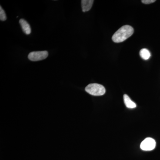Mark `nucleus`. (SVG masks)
I'll list each match as a JSON object with an SVG mask.
<instances>
[{
    "instance_id": "nucleus-7",
    "label": "nucleus",
    "mask_w": 160,
    "mask_h": 160,
    "mask_svg": "<svg viewBox=\"0 0 160 160\" xmlns=\"http://www.w3.org/2000/svg\"><path fill=\"white\" fill-rule=\"evenodd\" d=\"M123 98L124 103L126 107L129 109H134L136 107V104L133 101H132L130 98L127 94L124 95Z\"/></svg>"
},
{
    "instance_id": "nucleus-4",
    "label": "nucleus",
    "mask_w": 160,
    "mask_h": 160,
    "mask_svg": "<svg viewBox=\"0 0 160 160\" xmlns=\"http://www.w3.org/2000/svg\"><path fill=\"white\" fill-rule=\"evenodd\" d=\"M156 142L153 139L150 138H146L141 143V149L144 151H151L155 149Z\"/></svg>"
},
{
    "instance_id": "nucleus-9",
    "label": "nucleus",
    "mask_w": 160,
    "mask_h": 160,
    "mask_svg": "<svg viewBox=\"0 0 160 160\" xmlns=\"http://www.w3.org/2000/svg\"><path fill=\"white\" fill-rule=\"evenodd\" d=\"M0 20L2 21H5L6 20V13L2 8V6L0 7Z\"/></svg>"
},
{
    "instance_id": "nucleus-2",
    "label": "nucleus",
    "mask_w": 160,
    "mask_h": 160,
    "mask_svg": "<svg viewBox=\"0 0 160 160\" xmlns=\"http://www.w3.org/2000/svg\"><path fill=\"white\" fill-rule=\"evenodd\" d=\"M85 90L89 94L96 96L103 95L106 93L105 87L97 83L89 84L85 88Z\"/></svg>"
},
{
    "instance_id": "nucleus-5",
    "label": "nucleus",
    "mask_w": 160,
    "mask_h": 160,
    "mask_svg": "<svg viewBox=\"0 0 160 160\" xmlns=\"http://www.w3.org/2000/svg\"><path fill=\"white\" fill-rule=\"evenodd\" d=\"M19 23L21 26H22L23 31L26 34L29 35L31 33V27H30L29 23L27 22L26 20L23 19H21L19 21Z\"/></svg>"
},
{
    "instance_id": "nucleus-3",
    "label": "nucleus",
    "mask_w": 160,
    "mask_h": 160,
    "mask_svg": "<svg viewBox=\"0 0 160 160\" xmlns=\"http://www.w3.org/2000/svg\"><path fill=\"white\" fill-rule=\"evenodd\" d=\"M48 56L47 51L32 52L28 55V58L33 62L45 59Z\"/></svg>"
},
{
    "instance_id": "nucleus-10",
    "label": "nucleus",
    "mask_w": 160,
    "mask_h": 160,
    "mask_svg": "<svg viewBox=\"0 0 160 160\" xmlns=\"http://www.w3.org/2000/svg\"><path fill=\"white\" fill-rule=\"evenodd\" d=\"M155 0H142V2L145 4H150L155 2Z\"/></svg>"
},
{
    "instance_id": "nucleus-1",
    "label": "nucleus",
    "mask_w": 160,
    "mask_h": 160,
    "mask_svg": "<svg viewBox=\"0 0 160 160\" xmlns=\"http://www.w3.org/2000/svg\"><path fill=\"white\" fill-rule=\"evenodd\" d=\"M134 32V29L132 26L126 25L122 26L117 30L112 36V41L115 43H120L124 42L131 37Z\"/></svg>"
},
{
    "instance_id": "nucleus-8",
    "label": "nucleus",
    "mask_w": 160,
    "mask_h": 160,
    "mask_svg": "<svg viewBox=\"0 0 160 160\" xmlns=\"http://www.w3.org/2000/svg\"><path fill=\"white\" fill-rule=\"evenodd\" d=\"M140 55L143 59L147 60L151 57V53L148 49L144 48L140 50Z\"/></svg>"
},
{
    "instance_id": "nucleus-6",
    "label": "nucleus",
    "mask_w": 160,
    "mask_h": 160,
    "mask_svg": "<svg viewBox=\"0 0 160 160\" xmlns=\"http://www.w3.org/2000/svg\"><path fill=\"white\" fill-rule=\"evenodd\" d=\"M82 11L84 12L89 11L93 4L94 1L93 0H82Z\"/></svg>"
}]
</instances>
